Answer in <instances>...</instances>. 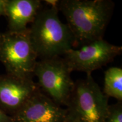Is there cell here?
Listing matches in <instances>:
<instances>
[{"mask_svg": "<svg viewBox=\"0 0 122 122\" xmlns=\"http://www.w3.org/2000/svg\"><path fill=\"white\" fill-rule=\"evenodd\" d=\"M108 97L122 101V69L118 67H111L105 72L103 91Z\"/></svg>", "mask_w": 122, "mask_h": 122, "instance_id": "cell-10", "label": "cell"}, {"mask_svg": "<svg viewBox=\"0 0 122 122\" xmlns=\"http://www.w3.org/2000/svg\"><path fill=\"white\" fill-rule=\"evenodd\" d=\"M40 90L33 79L0 75V109L11 117Z\"/></svg>", "mask_w": 122, "mask_h": 122, "instance_id": "cell-8", "label": "cell"}, {"mask_svg": "<svg viewBox=\"0 0 122 122\" xmlns=\"http://www.w3.org/2000/svg\"><path fill=\"white\" fill-rule=\"evenodd\" d=\"M0 122H13L11 117L0 109Z\"/></svg>", "mask_w": 122, "mask_h": 122, "instance_id": "cell-12", "label": "cell"}, {"mask_svg": "<svg viewBox=\"0 0 122 122\" xmlns=\"http://www.w3.org/2000/svg\"><path fill=\"white\" fill-rule=\"evenodd\" d=\"M1 34H0V40H1Z\"/></svg>", "mask_w": 122, "mask_h": 122, "instance_id": "cell-15", "label": "cell"}, {"mask_svg": "<svg viewBox=\"0 0 122 122\" xmlns=\"http://www.w3.org/2000/svg\"><path fill=\"white\" fill-rule=\"evenodd\" d=\"M58 7L66 19L77 48L103 39L114 4L110 0H62Z\"/></svg>", "mask_w": 122, "mask_h": 122, "instance_id": "cell-1", "label": "cell"}, {"mask_svg": "<svg viewBox=\"0 0 122 122\" xmlns=\"http://www.w3.org/2000/svg\"><path fill=\"white\" fill-rule=\"evenodd\" d=\"M122 51V46L102 39L71 49L63 55V58L71 71L92 74L112 62Z\"/></svg>", "mask_w": 122, "mask_h": 122, "instance_id": "cell-6", "label": "cell"}, {"mask_svg": "<svg viewBox=\"0 0 122 122\" xmlns=\"http://www.w3.org/2000/svg\"><path fill=\"white\" fill-rule=\"evenodd\" d=\"M58 6L41 9L28 27L30 42L40 59L60 57L75 48L69 27L59 19Z\"/></svg>", "mask_w": 122, "mask_h": 122, "instance_id": "cell-2", "label": "cell"}, {"mask_svg": "<svg viewBox=\"0 0 122 122\" xmlns=\"http://www.w3.org/2000/svg\"><path fill=\"white\" fill-rule=\"evenodd\" d=\"M41 8L42 1L40 0H6L4 16L7 20V31L27 30Z\"/></svg>", "mask_w": 122, "mask_h": 122, "instance_id": "cell-9", "label": "cell"}, {"mask_svg": "<svg viewBox=\"0 0 122 122\" xmlns=\"http://www.w3.org/2000/svg\"><path fill=\"white\" fill-rule=\"evenodd\" d=\"M71 72L63 58L56 57L37 61L34 76L41 92L57 104L66 106L75 85Z\"/></svg>", "mask_w": 122, "mask_h": 122, "instance_id": "cell-5", "label": "cell"}, {"mask_svg": "<svg viewBox=\"0 0 122 122\" xmlns=\"http://www.w3.org/2000/svg\"><path fill=\"white\" fill-rule=\"evenodd\" d=\"M67 122H77V120L74 119L70 118V117H69V119H68Z\"/></svg>", "mask_w": 122, "mask_h": 122, "instance_id": "cell-14", "label": "cell"}, {"mask_svg": "<svg viewBox=\"0 0 122 122\" xmlns=\"http://www.w3.org/2000/svg\"><path fill=\"white\" fill-rule=\"evenodd\" d=\"M6 0H0V17L5 16Z\"/></svg>", "mask_w": 122, "mask_h": 122, "instance_id": "cell-13", "label": "cell"}, {"mask_svg": "<svg viewBox=\"0 0 122 122\" xmlns=\"http://www.w3.org/2000/svg\"><path fill=\"white\" fill-rule=\"evenodd\" d=\"M109 97L94 80L92 74L75 83L67 104L70 118L79 122H104L109 106Z\"/></svg>", "mask_w": 122, "mask_h": 122, "instance_id": "cell-3", "label": "cell"}, {"mask_svg": "<svg viewBox=\"0 0 122 122\" xmlns=\"http://www.w3.org/2000/svg\"><path fill=\"white\" fill-rule=\"evenodd\" d=\"M104 122H122V102L110 105L107 115Z\"/></svg>", "mask_w": 122, "mask_h": 122, "instance_id": "cell-11", "label": "cell"}, {"mask_svg": "<svg viewBox=\"0 0 122 122\" xmlns=\"http://www.w3.org/2000/svg\"><path fill=\"white\" fill-rule=\"evenodd\" d=\"M37 56L27 30L19 32L7 31L1 34L0 62L6 74L25 79H33Z\"/></svg>", "mask_w": 122, "mask_h": 122, "instance_id": "cell-4", "label": "cell"}, {"mask_svg": "<svg viewBox=\"0 0 122 122\" xmlns=\"http://www.w3.org/2000/svg\"><path fill=\"white\" fill-rule=\"evenodd\" d=\"M13 122H67L68 111L40 90L11 116Z\"/></svg>", "mask_w": 122, "mask_h": 122, "instance_id": "cell-7", "label": "cell"}]
</instances>
